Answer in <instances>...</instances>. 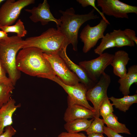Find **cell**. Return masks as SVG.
<instances>
[{"label":"cell","instance_id":"22","mask_svg":"<svg viewBox=\"0 0 137 137\" xmlns=\"http://www.w3.org/2000/svg\"><path fill=\"white\" fill-rule=\"evenodd\" d=\"M0 29L7 33L9 32L15 33L18 37L21 38L24 37L27 33L24 23L20 19L18 20L13 25L0 27Z\"/></svg>","mask_w":137,"mask_h":137},{"label":"cell","instance_id":"2","mask_svg":"<svg viewBox=\"0 0 137 137\" xmlns=\"http://www.w3.org/2000/svg\"><path fill=\"white\" fill-rule=\"evenodd\" d=\"M69 44L65 36L58 29L52 27L39 36L28 37L24 40L22 49L33 47L47 54H58Z\"/></svg>","mask_w":137,"mask_h":137},{"label":"cell","instance_id":"17","mask_svg":"<svg viewBox=\"0 0 137 137\" xmlns=\"http://www.w3.org/2000/svg\"><path fill=\"white\" fill-rule=\"evenodd\" d=\"M119 89L124 96L128 95L130 88L133 83H137V65H134L128 68L127 72L123 78L118 80Z\"/></svg>","mask_w":137,"mask_h":137},{"label":"cell","instance_id":"23","mask_svg":"<svg viewBox=\"0 0 137 137\" xmlns=\"http://www.w3.org/2000/svg\"><path fill=\"white\" fill-rule=\"evenodd\" d=\"M114 47H116L114 41L110 33H108L101 39L100 44L94 51L95 54L100 55L106 49Z\"/></svg>","mask_w":137,"mask_h":137},{"label":"cell","instance_id":"5","mask_svg":"<svg viewBox=\"0 0 137 137\" xmlns=\"http://www.w3.org/2000/svg\"><path fill=\"white\" fill-rule=\"evenodd\" d=\"M34 0H7L0 8V27L12 25L25 7L34 3Z\"/></svg>","mask_w":137,"mask_h":137},{"label":"cell","instance_id":"33","mask_svg":"<svg viewBox=\"0 0 137 137\" xmlns=\"http://www.w3.org/2000/svg\"><path fill=\"white\" fill-rule=\"evenodd\" d=\"M10 37H8L7 34L4 31L0 30V42L9 40Z\"/></svg>","mask_w":137,"mask_h":137},{"label":"cell","instance_id":"8","mask_svg":"<svg viewBox=\"0 0 137 137\" xmlns=\"http://www.w3.org/2000/svg\"><path fill=\"white\" fill-rule=\"evenodd\" d=\"M52 80L61 86L68 94V106L78 105L86 108L95 113L93 107L90 105L87 100L86 93L88 90L83 84L79 83L74 85H66L56 76Z\"/></svg>","mask_w":137,"mask_h":137},{"label":"cell","instance_id":"35","mask_svg":"<svg viewBox=\"0 0 137 137\" xmlns=\"http://www.w3.org/2000/svg\"><path fill=\"white\" fill-rule=\"evenodd\" d=\"M4 0H0V4L1 3L3 2Z\"/></svg>","mask_w":137,"mask_h":137},{"label":"cell","instance_id":"19","mask_svg":"<svg viewBox=\"0 0 137 137\" xmlns=\"http://www.w3.org/2000/svg\"><path fill=\"white\" fill-rule=\"evenodd\" d=\"M112 102L113 105L116 108L124 112H126L133 104L137 102V95L124 96L120 98H116L113 96L109 98Z\"/></svg>","mask_w":137,"mask_h":137},{"label":"cell","instance_id":"21","mask_svg":"<svg viewBox=\"0 0 137 137\" xmlns=\"http://www.w3.org/2000/svg\"><path fill=\"white\" fill-rule=\"evenodd\" d=\"M110 33L114 41L116 47L120 48L126 46H135L134 42L126 35L124 30L120 29L114 30Z\"/></svg>","mask_w":137,"mask_h":137},{"label":"cell","instance_id":"15","mask_svg":"<svg viewBox=\"0 0 137 137\" xmlns=\"http://www.w3.org/2000/svg\"><path fill=\"white\" fill-rule=\"evenodd\" d=\"M16 101L11 98L0 108V135L4 129L13 124L12 116L16 109L21 106L20 104L15 105Z\"/></svg>","mask_w":137,"mask_h":137},{"label":"cell","instance_id":"30","mask_svg":"<svg viewBox=\"0 0 137 137\" xmlns=\"http://www.w3.org/2000/svg\"><path fill=\"white\" fill-rule=\"evenodd\" d=\"M57 137H88L84 134L80 133H70L62 132Z\"/></svg>","mask_w":137,"mask_h":137},{"label":"cell","instance_id":"7","mask_svg":"<svg viewBox=\"0 0 137 137\" xmlns=\"http://www.w3.org/2000/svg\"><path fill=\"white\" fill-rule=\"evenodd\" d=\"M56 76L64 84L74 85L80 82L77 76L68 68L63 60L58 54H47L44 53Z\"/></svg>","mask_w":137,"mask_h":137},{"label":"cell","instance_id":"31","mask_svg":"<svg viewBox=\"0 0 137 137\" xmlns=\"http://www.w3.org/2000/svg\"><path fill=\"white\" fill-rule=\"evenodd\" d=\"M124 31L126 35L137 45V38L135 31L128 28L125 29Z\"/></svg>","mask_w":137,"mask_h":137},{"label":"cell","instance_id":"25","mask_svg":"<svg viewBox=\"0 0 137 137\" xmlns=\"http://www.w3.org/2000/svg\"><path fill=\"white\" fill-rule=\"evenodd\" d=\"M104 123L103 119L99 117H95L92 122L90 127L86 131L87 134L96 133H104L103 130Z\"/></svg>","mask_w":137,"mask_h":137},{"label":"cell","instance_id":"10","mask_svg":"<svg viewBox=\"0 0 137 137\" xmlns=\"http://www.w3.org/2000/svg\"><path fill=\"white\" fill-rule=\"evenodd\" d=\"M97 6L101 9L102 13L117 18H129L128 14H137V7L127 4L118 0H97Z\"/></svg>","mask_w":137,"mask_h":137},{"label":"cell","instance_id":"12","mask_svg":"<svg viewBox=\"0 0 137 137\" xmlns=\"http://www.w3.org/2000/svg\"><path fill=\"white\" fill-rule=\"evenodd\" d=\"M50 6L47 0H44L42 3H39L37 7H34L31 9H26L24 10L30 13L31 15L29 18L33 22L36 23L40 22L43 25L48 24L50 22H55L57 28L61 25L60 18H55L50 10Z\"/></svg>","mask_w":137,"mask_h":137},{"label":"cell","instance_id":"20","mask_svg":"<svg viewBox=\"0 0 137 137\" xmlns=\"http://www.w3.org/2000/svg\"><path fill=\"white\" fill-rule=\"evenodd\" d=\"M103 119L104 124L107 125V127L115 132L118 133L131 134L130 130L126 125L119 122L117 117L113 113Z\"/></svg>","mask_w":137,"mask_h":137},{"label":"cell","instance_id":"26","mask_svg":"<svg viewBox=\"0 0 137 137\" xmlns=\"http://www.w3.org/2000/svg\"><path fill=\"white\" fill-rule=\"evenodd\" d=\"M113 105L110 103L109 98L104 100L101 104L99 109L100 115L104 118L114 112Z\"/></svg>","mask_w":137,"mask_h":137},{"label":"cell","instance_id":"16","mask_svg":"<svg viewBox=\"0 0 137 137\" xmlns=\"http://www.w3.org/2000/svg\"><path fill=\"white\" fill-rule=\"evenodd\" d=\"M130 59L126 52L120 50L115 52L111 64L113 67L114 75L120 78L124 77L127 72L126 66Z\"/></svg>","mask_w":137,"mask_h":137},{"label":"cell","instance_id":"29","mask_svg":"<svg viewBox=\"0 0 137 137\" xmlns=\"http://www.w3.org/2000/svg\"><path fill=\"white\" fill-rule=\"evenodd\" d=\"M16 132L11 125L8 126L5 128V131L0 135V137H12Z\"/></svg>","mask_w":137,"mask_h":137},{"label":"cell","instance_id":"18","mask_svg":"<svg viewBox=\"0 0 137 137\" xmlns=\"http://www.w3.org/2000/svg\"><path fill=\"white\" fill-rule=\"evenodd\" d=\"M94 119L89 120L86 119H75L66 122L64 127L67 132L70 133H77L86 131L90 127Z\"/></svg>","mask_w":137,"mask_h":137},{"label":"cell","instance_id":"9","mask_svg":"<svg viewBox=\"0 0 137 137\" xmlns=\"http://www.w3.org/2000/svg\"><path fill=\"white\" fill-rule=\"evenodd\" d=\"M114 56V54L104 53L94 59L80 62L79 65L93 80L97 82L106 68L111 65Z\"/></svg>","mask_w":137,"mask_h":137},{"label":"cell","instance_id":"14","mask_svg":"<svg viewBox=\"0 0 137 137\" xmlns=\"http://www.w3.org/2000/svg\"><path fill=\"white\" fill-rule=\"evenodd\" d=\"M95 116V113L91 110L82 106L75 104L68 106L63 119L67 122L78 119H94Z\"/></svg>","mask_w":137,"mask_h":137},{"label":"cell","instance_id":"24","mask_svg":"<svg viewBox=\"0 0 137 137\" xmlns=\"http://www.w3.org/2000/svg\"><path fill=\"white\" fill-rule=\"evenodd\" d=\"M14 88L12 84H0V108L11 98V94Z\"/></svg>","mask_w":137,"mask_h":137},{"label":"cell","instance_id":"32","mask_svg":"<svg viewBox=\"0 0 137 137\" xmlns=\"http://www.w3.org/2000/svg\"><path fill=\"white\" fill-rule=\"evenodd\" d=\"M103 130L104 133L108 137H124L112 129L104 126Z\"/></svg>","mask_w":137,"mask_h":137},{"label":"cell","instance_id":"27","mask_svg":"<svg viewBox=\"0 0 137 137\" xmlns=\"http://www.w3.org/2000/svg\"><path fill=\"white\" fill-rule=\"evenodd\" d=\"M79 4H80L83 7H86L88 6L92 7L95 10H96L99 13L102 17V19L105 21L108 24H110V23L107 19L105 16L102 12L95 5V0H77L76 1Z\"/></svg>","mask_w":137,"mask_h":137},{"label":"cell","instance_id":"13","mask_svg":"<svg viewBox=\"0 0 137 137\" xmlns=\"http://www.w3.org/2000/svg\"><path fill=\"white\" fill-rule=\"evenodd\" d=\"M66 49V47L64 48L58 54L63 60L69 69L77 76L80 82L85 86L88 90L92 88L97 82L89 77L82 67L70 59L67 55Z\"/></svg>","mask_w":137,"mask_h":137},{"label":"cell","instance_id":"11","mask_svg":"<svg viewBox=\"0 0 137 137\" xmlns=\"http://www.w3.org/2000/svg\"><path fill=\"white\" fill-rule=\"evenodd\" d=\"M108 25L102 19L97 25L92 27L88 24L83 28L80 38L84 44L82 49L83 53L88 52L96 45L100 39L104 37V33Z\"/></svg>","mask_w":137,"mask_h":137},{"label":"cell","instance_id":"3","mask_svg":"<svg viewBox=\"0 0 137 137\" xmlns=\"http://www.w3.org/2000/svg\"><path fill=\"white\" fill-rule=\"evenodd\" d=\"M95 11L93 9L88 13L79 14H75L73 7L65 11L59 10L62 15L60 18L61 24L57 29L65 36L70 44H72L74 51L77 50L78 33L81 26L88 21L99 18L94 14Z\"/></svg>","mask_w":137,"mask_h":137},{"label":"cell","instance_id":"1","mask_svg":"<svg viewBox=\"0 0 137 137\" xmlns=\"http://www.w3.org/2000/svg\"><path fill=\"white\" fill-rule=\"evenodd\" d=\"M16 64L19 71L31 76L52 80L56 76L44 53L36 47L22 49L16 56Z\"/></svg>","mask_w":137,"mask_h":137},{"label":"cell","instance_id":"4","mask_svg":"<svg viewBox=\"0 0 137 137\" xmlns=\"http://www.w3.org/2000/svg\"><path fill=\"white\" fill-rule=\"evenodd\" d=\"M23 40L14 35L10 37L8 40L0 42V59L14 86L21 76V72L16 67V59L18 52L22 49Z\"/></svg>","mask_w":137,"mask_h":137},{"label":"cell","instance_id":"6","mask_svg":"<svg viewBox=\"0 0 137 137\" xmlns=\"http://www.w3.org/2000/svg\"><path fill=\"white\" fill-rule=\"evenodd\" d=\"M110 76L104 72L96 84L87 90L86 93L87 100L93 104L95 110V117H99V109L103 101L108 98L107 92L111 83Z\"/></svg>","mask_w":137,"mask_h":137},{"label":"cell","instance_id":"34","mask_svg":"<svg viewBox=\"0 0 137 137\" xmlns=\"http://www.w3.org/2000/svg\"><path fill=\"white\" fill-rule=\"evenodd\" d=\"M88 135V137H105L102 134L100 133H92Z\"/></svg>","mask_w":137,"mask_h":137},{"label":"cell","instance_id":"28","mask_svg":"<svg viewBox=\"0 0 137 137\" xmlns=\"http://www.w3.org/2000/svg\"><path fill=\"white\" fill-rule=\"evenodd\" d=\"M6 73L0 59V84L8 85L12 84L10 78L7 76Z\"/></svg>","mask_w":137,"mask_h":137}]
</instances>
